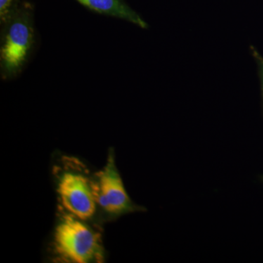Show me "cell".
<instances>
[{
    "label": "cell",
    "mask_w": 263,
    "mask_h": 263,
    "mask_svg": "<svg viewBox=\"0 0 263 263\" xmlns=\"http://www.w3.org/2000/svg\"><path fill=\"white\" fill-rule=\"evenodd\" d=\"M48 243L50 259L62 263H102L105 260L102 226L83 220L57 206Z\"/></svg>",
    "instance_id": "obj_1"
},
{
    "label": "cell",
    "mask_w": 263,
    "mask_h": 263,
    "mask_svg": "<svg viewBox=\"0 0 263 263\" xmlns=\"http://www.w3.org/2000/svg\"><path fill=\"white\" fill-rule=\"evenodd\" d=\"M52 179L58 205L83 220L100 224L93 192L91 170L78 157L65 154L53 155Z\"/></svg>",
    "instance_id": "obj_2"
},
{
    "label": "cell",
    "mask_w": 263,
    "mask_h": 263,
    "mask_svg": "<svg viewBox=\"0 0 263 263\" xmlns=\"http://www.w3.org/2000/svg\"><path fill=\"white\" fill-rule=\"evenodd\" d=\"M2 27L0 73L3 80L10 81L22 73L35 46L32 13L26 8H13Z\"/></svg>",
    "instance_id": "obj_3"
},
{
    "label": "cell",
    "mask_w": 263,
    "mask_h": 263,
    "mask_svg": "<svg viewBox=\"0 0 263 263\" xmlns=\"http://www.w3.org/2000/svg\"><path fill=\"white\" fill-rule=\"evenodd\" d=\"M93 192L101 226L127 214L147 211L146 207L136 204L128 195L116 164L114 148H109L103 168L93 174Z\"/></svg>",
    "instance_id": "obj_4"
},
{
    "label": "cell",
    "mask_w": 263,
    "mask_h": 263,
    "mask_svg": "<svg viewBox=\"0 0 263 263\" xmlns=\"http://www.w3.org/2000/svg\"><path fill=\"white\" fill-rule=\"evenodd\" d=\"M86 8L100 14L127 21L146 29L148 24L122 0H77Z\"/></svg>",
    "instance_id": "obj_5"
},
{
    "label": "cell",
    "mask_w": 263,
    "mask_h": 263,
    "mask_svg": "<svg viewBox=\"0 0 263 263\" xmlns=\"http://www.w3.org/2000/svg\"><path fill=\"white\" fill-rule=\"evenodd\" d=\"M14 0H0V19L4 23L13 9Z\"/></svg>",
    "instance_id": "obj_6"
},
{
    "label": "cell",
    "mask_w": 263,
    "mask_h": 263,
    "mask_svg": "<svg viewBox=\"0 0 263 263\" xmlns=\"http://www.w3.org/2000/svg\"><path fill=\"white\" fill-rule=\"evenodd\" d=\"M259 66H260V72H261V77H262V89H263V60L261 58H258Z\"/></svg>",
    "instance_id": "obj_7"
}]
</instances>
